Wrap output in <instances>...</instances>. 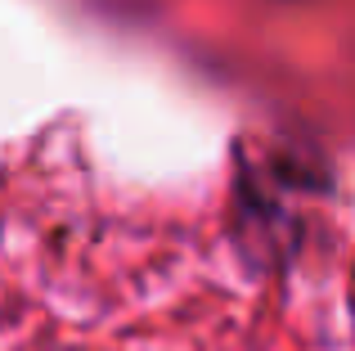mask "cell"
Wrapping results in <instances>:
<instances>
[{"label": "cell", "mask_w": 355, "mask_h": 351, "mask_svg": "<svg viewBox=\"0 0 355 351\" xmlns=\"http://www.w3.org/2000/svg\"><path fill=\"white\" fill-rule=\"evenodd\" d=\"M284 189H270L266 176L239 167L234 180V207H230V239H234L239 257L252 271H275L288 257L297 252V239H302V221L284 207Z\"/></svg>", "instance_id": "6da1fadb"}]
</instances>
